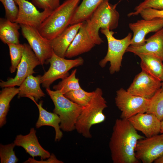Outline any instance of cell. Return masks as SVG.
Wrapping results in <instances>:
<instances>
[{
  "instance_id": "obj_1",
  "label": "cell",
  "mask_w": 163,
  "mask_h": 163,
  "mask_svg": "<svg viewBox=\"0 0 163 163\" xmlns=\"http://www.w3.org/2000/svg\"><path fill=\"white\" fill-rule=\"evenodd\" d=\"M144 137L139 134L128 119H117L109 143L114 163H138L135 150L138 141Z\"/></svg>"
},
{
  "instance_id": "obj_2",
  "label": "cell",
  "mask_w": 163,
  "mask_h": 163,
  "mask_svg": "<svg viewBox=\"0 0 163 163\" xmlns=\"http://www.w3.org/2000/svg\"><path fill=\"white\" fill-rule=\"evenodd\" d=\"M81 0H65L43 22L38 30L44 38L53 40L69 26Z\"/></svg>"
},
{
  "instance_id": "obj_3",
  "label": "cell",
  "mask_w": 163,
  "mask_h": 163,
  "mask_svg": "<svg viewBox=\"0 0 163 163\" xmlns=\"http://www.w3.org/2000/svg\"><path fill=\"white\" fill-rule=\"evenodd\" d=\"M117 5L110 3L109 0H103L86 21L87 31L96 45L104 42L99 36L100 29L108 28L112 30L118 26L120 14L116 9Z\"/></svg>"
},
{
  "instance_id": "obj_4",
  "label": "cell",
  "mask_w": 163,
  "mask_h": 163,
  "mask_svg": "<svg viewBox=\"0 0 163 163\" xmlns=\"http://www.w3.org/2000/svg\"><path fill=\"white\" fill-rule=\"evenodd\" d=\"M107 107L101 89L97 88L88 103L83 107L76 123L75 129L86 138H91V126L103 122L106 117L103 111Z\"/></svg>"
},
{
  "instance_id": "obj_5",
  "label": "cell",
  "mask_w": 163,
  "mask_h": 163,
  "mask_svg": "<svg viewBox=\"0 0 163 163\" xmlns=\"http://www.w3.org/2000/svg\"><path fill=\"white\" fill-rule=\"evenodd\" d=\"M46 91L54 104L53 113L60 119L61 129L66 132L75 129L77 120L83 107L66 97L60 90L53 91L47 88Z\"/></svg>"
},
{
  "instance_id": "obj_6",
  "label": "cell",
  "mask_w": 163,
  "mask_h": 163,
  "mask_svg": "<svg viewBox=\"0 0 163 163\" xmlns=\"http://www.w3.org/2000/svg\"><path fill=\"white\" fill-rule=\"evenodd\" d=\"M100 31L107 38L108 50L106 56L100 61L99 65L103 68L109 62L110 72L113 74L120 69L123 56L131 45L132 34L129 33L124 38L118 39L113 36L115 32L108 28L101 29Z\"/></svg>"
},
{
  "instance_id": "obj_7",
  "label": "cell",
  "mask_w": 163,
  "mask_h": 163,
  "mask_svg": "<svg viewBox=\"0 0 163 163\" xmlns=\"http://www.w3.org/2000/svg\"><path fill=\"white\" fill-rule=\"evenodd\" d=\"M50 66L48 70L41 76V82L42 86L50 88L55 81L62 79L68 76L69 71L72 69L82 65L84 59L81 57L74 59H67L56 55L53 51L49 59Z\"/></svg>"
},
{
  "instance_id": "obj_8",
  "label": "cell",
  "mask_w": 163,
  "mask_h": 163,
  "mask_svg": "<svg viewBox=\"0 0 163 163\" xmlns=\"http://www.w3.org/2000/svg\"><path fill=\"white\" fill-rule=\"evenodd\" d=\"M150 99L135 96L120 88L116 91V106L121 111L120 118L128 119L137 114L146 113Z\"/></svg>"
},
{
  "instance_id": "obj_9",
  "label": "cell",
  "mask_w": 163,
  "mask_h": 163,
  "mask_svg": "<svg viewBox=\"0 0 163 163\" xmlns=\"http://www.w3.org/2000/svg\"><path fill=\"white\" fill-rule=\"evenodd\" d=\"M22 34L39 59L41 65L49 63L53 52L51 41L43 37L37 29L20 24Z\"/></svg>"
},
{
  "instance_id": "obj_10",
  "label": "cell",
  "mask_w": 163,
  "mask_h": 163,
  "mask_svg": "<svg viewBox=\"0 0 163 163\" xmlns=\"http://www.w3.org/2000/svg\"><path fill=\"white\" fill-rule=\"evenodd\" d=\"M24 44V52L17 67L15 76L13 78H8L5 81L1 80L0 86L1 88L19 86L28 76L35 73L34 69L37 66L41 65L29 44Z\"/></svg>"
},
{
  "instance_id": "obj_11",
  "label": "cell",
  "mask_w": 163,
  "mask_h": 163,
  "mask_svg": "<svg viewBox=\"0 0 163 163\" xmlns=\"http://www.w3.org/2000/svg\"><path fill=\"white\" fill-rule=\"evenodd\" d=\"M135 155L137 159L143 163L154 162L163 155V133L139 140Z\"/></svg>"
},
{
  "instance_id": "obj_12",
  "label": "cell",
  "mask_w": 163,
  "mask_h": 163,
  "mask_svg": "<svg viewBox=\"0 0 163 163\" xmlns=\"http://www.w3.org/2000/svg\"><path fill=\"white\" fill-rule=\"evenodd\" d=\"M18 6V11L15 22L38 29L43 22L51 14L48 9L41 12L35 6L27 0H14Z\"/></svg>"
},
{
  "instance_id": "obj_13",
  "label": "cell",
  "mask_w": 163,
  "mask_h": 163,
  "mask_svg": "<svg viewBox=\"0 0 163 163\" xmlns=\"http://www.w3.org/2000/svg\"><path fill=\"white\" fill-rule=\"evenodd\" d=\"M161 85V81L142 70L135 76L126 91L132 94L150 99Z\"/></svg>"
},
{
  "instance_id": "obj_14",
  "label": "cell",
  "mask_w": 163,
  "mask_h": 163,
  "mask_svg": "<svg viewBox=\"0 0 163 163\" xmlns=\"http://www.w3.org/2000/svg\"><path fill=\"white\" fill-rule=\"evenodd\" d=\"M129 29L133 33L131 45L139 46L145 43L146 36L151 32H156L163 28V19H144L129 24Z\"/></svg>"
},
{
  "instance_id": "obj_15",
  "label": "cell",
  "mask_w": 163,
  "mask_h": 163,
  "mask_svg": "<svg viewBox=\"0 0 163 163\" xmlns=\"http://www.w3.org/2000/svg\"><path fill=\"white\" fill-rule=\"evenodd\" d=\"M128 120L136 130L141 132L146 138L160 133L161 121L152 114L139 113Z\"/></svg>"
},
{
  "instance_id": "obj_16",
  "label": "cell",
  "mask_w": 163,
  "mask_h": 163,
  "mask_svg": "<svg viewBox=\"0 0 163 163\" xmlns=\"http://www.w3.org/2000/svg\"><path fill=\"white\" fill-rule=\"evenodd\" d=\"M36 132L34 129L32 128L27 134L17 135L14 142L16 145L23 148L26 152L33 158L38 156L42 160L48 158L51 154L41 145L37 136Z\"/></svg>"
},
{
  "instance_id": "obj_17",
  "label": "cell",
  "mask_w": 163,
  "mask_h": 163,
  "mask_svg": "<svg viewBox=\"0 0 163 163\" xmlns=\"http://www.w3.org/2000/svg\"><path fill=\"white\" fill-rule=\"evenodd\" d=\"M145 43L141 46L130 45L126 52H130L135 55L142 54L152 56L163 62V28L146 39Z\"/></svg>"
},
{
  "instance_id": "obj_18",
  "label": "cell",
  "mask_w": 163,
  "mask_h": 163,
  "mask_svg": "<svg viewBox=\"0 0 163 163\" xmlns=\"http://www.w3.org/2000/svg\"><path fill=\"white\" fill-rule=\"evenodd\" d=\"M85 21L79 29L72 42L68 47L65 57L70 58L91 50L96 45L88 34Z\"/></svg>"
},
{
  "instance_id": "obj_19",
  "label": "cell",
  "mask_w": 163,
  "mask_h": 163,
  "mask_svg": "<svg viewBox=\"0 0 163 163\" xmlns=\"http://www.w3.org/2000/svg\"><path fill=\"white\" fill-rule=\"evenodd\" d=\"M83 22L69 25L59 36L51 40L52 47L55 54L61 57L65 58L68 47Z\"/></svg>"
},
{
  "instance_id": "obj_20",
  "label": "cell",
  "mask_w": 163,
  "mask_h": 163,
  "mask_svg": "<svg viewBox=\"0 0 163 163\" xmlns=\"http://www.w3.org/2000/svg\"><path fill=\"white\" fill-rule=\"evenodd\" d=\"M28 98L35 103L39 110V117L35 125L36 128H39L44 126L53 127L55 131V140L59 141L62 137L63 133L61 130L59 125L61 120L59 116L54 113L49 112L45 109L42 106V101H40L38 104L33 97L29 96Z\"/></svg>"
},
{
  "instance_id": "obj_21",
  "label": "cell",
  "mask_w": 163,
  "mask_h": 163,
  "mask_svg": "<svg viewBox=\"0 0 163 163\" xmlns=\"http://www.w3.org/2000/svg\"><path fill=\"white\" fill-rule=\"evenodd\" d=\"M41 77L40 75L34 76L32 75L28 76L18 88V98L32 96L37 101L44 97L45 94L40 87Z\"/></svg>"
},
{
  "instance_id": "obj_22",
  "label": "cell",
  "mask_w": 163,
  "mask_h": 163,
  "mask_svg": "<svg viewBox=\"0 0 163 163\" xmlns=\"http://www.w3.org/2000/svg\"><path fill=\"white\" fill-rule=\"evenodd\" d=\"M141 59L142 70L162 82L163 80V63L160 59L154 56L142 54L136 55Z\"/></svg>"
},
{
  "instance_id": "obj_23",
  "label": "cell",
  "mask_w": 163,
  "mask_h": 163,
  "mask_svg": "<svg viewBox=\"0 0 163 163\" xmlns=\"http://www.w3.org/2000/svg\"><path fill=\"white\" fill-rule=\"evenodd\" d=\"M20 24L5 18H0V39L5 44L20 43Z\"/></svg>"
},
{
  "instance_id": "obj_24",
  "label": "cell",
  "mask_w": 163,
  "mask_h": 163,
  "mask_svg": "<svg viewBox=\"0 0 163 163\" xmlns=\"http://www.w3.org/2000/svg\"><path fill=\"white\" fill-rule=\"evenodd\" d=\"M19 92L15 87L3 88L0 94V127L6 123V116L9 110L10 102Z\"/></svg>"
},
{
  "instance_id": "obj_25",
  "label": "cell",
  "mask_w": 163,
  "mask_h": 163,
  "mask_svg": "<svg viewBox=\"0 0 163 163\" xmlns=\"http://www.w3.org/2000/svg\"><path fill=\"white\" fill-rule=\"evenodd\" d=\"M76 69L72 71L71 74L62 79L57 85L53 87L55 90H60L64 94L70 91L77 90L81 88L79 80L76 77Z\"/></svg>"
},
{
  "instance_id": "obj_26",
  "label": "cell",
  "mask_w": 163,
  "mask_h": 163,
  "mask_svg": "<svg viewBox=\"0 0 163 163\" xmlns=\"http://www.w3.org/2000/svg\"><path fill=\"white\" fill-rule=\"evenodd\" d=\"M146 113L155 115L161 121L163 120V90L161 88L150 99Z\"/></svg>"
},
{
  "instance_id": "obj_27",
  "label": "cell",
  "mask_w": 163,
  "mask_h": 163,
  "mask_svg": "<svg viewBox=\"0 0 163 163\" xmlns=\"http://www.w3.org/2000/svg\"><path fill=\"white\" fill-rule=\"evenodd\" d=\"M94 94V91L88 92L82 88L68 92L64 95L71 101L82 107L90 102Z\"/></svg>"
},
{
  "instance_id": "obj_28",
  "label": "cell",
  "mask_w": 163,
  "mask_h": 163,
  "mask_svg": "<svg viewBox=\"0 0 163 163\" xmlns=\"http://www.w3.org/2000/svg\"><path fill=\"white\" fill-rule=\"evenodd\" d=\"M10 55L11 58V66L10 71L11 73L15 72L20 63L24 49V44H18L8 43Z\"/></svg>"
},
{
  "instance_id": "obj_29",
  "label": "cell",
  "mask_w": 163,
  "mask_h": 163,
  "mask_svg": "<svg viewBox=\"0 0 163 163\" xmlns=\"http://www.w3.org/2000/svg\"><path fill=\"white\" fill-rule=\"evenodd\" d=\"M103 0H82L78 7L76 12L82 17L88 19Z\"/></svg>"
},
{
  "instance_id": "obj_30",
  "label": "cell",
  "mask_w": 163,
  "mask_h": 163,
  "mask_svg": "<svg viewBox=\"0 0 163 163\" xmlns=\"http://www.w3.org/2000/svg\"><path fill=\"white\" fill-rule=\"evenodd\" d=\"M16 146L11 143L6 145L0 144V158L1 163H16L18 159L15 155L14 149Z\"/></svg>"
},
{
  "instance_id": "obj_31",
  "label": "cell",
  "mask_w": 163,
  "mask_h": 163,
  "mask_svg": "<svg viewBox=\"0 0 163 163\" xmlns=\"http://www.w3.org/2000/svg\"><path fill=\"white\" fill-rule=\"evenodd\" d=\"M148 8L163 10V0H144L135 7L134 11L128 13L127 16L138 15L142 10Z\"/></svg>"
},
{
  "instance_id": "obj_32",
  "label": "cell",
  "mask_w": 163,
  "mask_h": 163,
  "mask_svg": "<svg viewBox=\"0 0 163 163\" xmlns=\"http://www.w3.org/2000/svg\"><path fill=\"white\" fill-rule=\"evenodd\" d=\"M5 11V18L15 22L17 18L18 8L14 0H0Z\"/></svg>"
},
{
  "instance_id": "obj_33",
  "label": "cell",
  "mask_w": 163,
  "mask_h": 163,
  "mask_svg": "<svg viewBox=\"0 0 163 163\" xmlns=\"http://www.w3.org/2000/svg\"><path fill=\"white\" fill-rule=\"evenodd\" d=\"M32 3L39 8L53 11L60 5V0H31Z\"/></svg>"
},
{
  "instance_id": "obj_34",
  "label": "cell",
  "mask_w": 163,
  "mask_h": 163,
  "mask_svg": "<svg viewBox=\"0 0 163 163\" xmlns=\"http://www.w3.org/2000/svg\"><path fill=\"white\" fill-rule=\"evenodd\" d=\"M143 19L150 20L154 19H163V10L148 8L142 10L139 13Z\"/></svg>"
},
{
  "instance_id": "obj_35",
  "label": "cell",
  "mask_w": 163,
  "mask_h": 163,
  "mask_svg": "<svg viewBox=\"0 0 163 163\" xmlns=\"http://www.w3.org/2000/svg\"><path fill=\"white\" fill-rule=\"evenodd\" d=\"M24 163H62L63 161L58 159L55 155L53 153L51 154L50 157L46 160H41L40 161L35 160L34 158H29L28 160L25 161Z\"/></svg>"
},
{
  "instance_id": "obj_36",
  "label": "cell",
  "mask_w": 163,
  "mask_h": 163,
  "mask_svg": "<svg viewBox=\"0 0 163 163\" xmlns=\"http://www.w3.org/2000/svg\"><path fill=\"white\" fill-rule=\"evenodd\" d=\"M155 163H163V155L157 159L154 162Z\"/></svg>"
},
{
  "instance_id": "obj_37",
  "label": "cell",
  "mask_w": 163,
  "mask_h": 163,
  "mask_svg": "<svg viewBox=\"0 0 163 163\" xmlns=\"http://www.w3.org/2000/svg\"><path fill=\"white\" fill-rule=\"evenodd\" d=\"M163 133V120L161 121V127L160 133Z\"/></svg>"
},
{
  "instance_id": "obj_38",
  "label": "cell",
  "mask_w": 163,
  "mask_h": 163,
  "mask_svg": "<svg viewBox=\"0 0 163 163\" xmlns=\"http://www.w3.org/2000/svg\"><path fill=\"white\" fill-rule=\"evenodd\" d=\"M161 89L163 90V80L161 82Z\"/></svg>"
}]
</instances>
